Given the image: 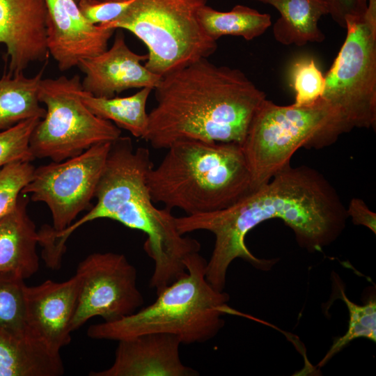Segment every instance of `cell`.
Listing matches in <instances>:
<instances>
[{
    "label": "cell",
    "mask_w": 376,
    "mask_h": 376,
    "mask_svg": "<svg viewBox=\"0 0 376 376\" xmlns=\"http://www.w3.org/2000/svg\"><path fill=\"white\" fill-rule=\"evenodd\" d=\"M207 0H134L118 19L100 24L125 29L148 49L145 66L162 77L198 60L217 48L198 20Z\"/></svg>",
    "instance_id": "obj_7"
},
{
    "label": "cell",
    "mask_w": 376,
    "mask_h": 376,
    "mask_svg": "<svg viewBox=\"0 0 376 376\" xmlns=\"http://www.w3.org/2000/svg\"><path fill=\"white\" fill-rule=\"evenodd\" d=\"M60 352L33 336H17L0 328V376H60Z\"/></svg>",
    "instance_id": "obj_18"
},
{
    "label": "cell",
    "mask_w": 376,
    "mask_h": 376,
    "mask_svg": "<svg viewBox=\"0 0 376 376\" xmlns=\"http://www.w3.org/2000/svg\"><path fill=\"white\" fill-rule=\"evenodd\" d=\"M148 173L154 203L187 215L218 211L251 189L250 171L240 144L199 140L179 141L167 149Z\"/></svg>",
    "instance_id": "obj_4"
},
{
    "label": "cell",
    "mask_w": 376,
    "mask_h": 376,
    "mask_svg": "<svg viewBox=\"0 0 376 376\" xmlns=\"http://www.w3.org/2000/svg\"><path fill=\"white\" fill-rule=\"evenodd\" d=\"M29 199L21 194L15 207L0 218V279H29L39 268L38 233L28 214Z\"/></svg>",
    "instance_id": "obj_17"
},
{
    "label": "cell",
    "mask_w": 376,
    "mask_h": 376,
    "mask_svg": "<svg viewBox=\"0 0 376 376\" xmlns=\"http://www.w3.org/2000/svg\"><path fill=\"white\" fill-rule=\"evenodd\" d=\"M82 89L77 75L41 80L38 97L45 105L46 113L30 138L35 159L61 162L121 136L114 123L96 116L84 105L80 99Z\"/></svg>",
    "instance_id": "obj_8"
},
{
    "label": "cell",
    "mask_w": 376,
    "mask_h": 376,
    "mask_svg": "<svg viewBox=\"0 0 376 376\" xmlns=\"http://www.w3.org/2000/svg\"><path fill=\"white\" fill-rule=\"evenodd\" d=\"M152 91L150 88H142L127 97H101L82 89L80 99L96 116L112 122L136 138L144 139L149 123L146 104Z\"/></svg>",
    "instance_id": "obj_21"
},
{
    "label": "cell",
    "mask_w": 376,
    "mask_h": 376,
    "mask_svg": "<svg viewBox=\"0 0 376 376\" xmlns=\"http://www.w3.org/2000/svg\"><path fill=\"white\" fill-rule=\"evenodd\" d=\"M40 120L29 118L0 132V168L13 162H31L35 159L29 143Z\"/></svg>",
    "instance_id": "obj_26"
},
{
    "label": "cell",
    "mask_w": 376,
    "mask_h": 376,
    "mask_svg": "<svg viewBox=\"0 0 376 376\" xmlns=\"http://www.w3.org/2000/svg\"><path fill=\"white\" fill-rule=\"evenodd\" d=\"M131 3L84 0L77 4L84 17L93 24L114 22L125 12Z\"/></svg>",
    "instance_id": "obj_28"
},
{
    "label": "cell",
    "mask_w": 376,
    "mask_h": 376,
    "mask_svg": "<svg viewBox=\"0 0 376 376\" xmlns=\"http://www.w3.org/2000/svg\"><path fill=\"white\" fill-rule=\"evenodd\" d=\"M181 340L168 333H147L118 340L113 364L90 376H197L180 357Z\"/></svg>",
    "instance_id": "obj_15"
},
{
    "label": "cell",
    "mask_w": 376,
    "mask_h": 376,
    "mask_svg": "<svg viewBox=\"0 0 376 376\" xmlns=\"http://www.w3.org/2000/svg\"><path fill=\"white\" fill-rule=\"evenodd\" d=\"M44 68L34 77L23 72L3 74L0 79V132L33 118L42 119L46 113L38 97Z\"/></svg>",
    "instance_id": "obj_20"
},
{
    "label": "cell",
    "mask_w": 376,
    "mask_h": 376,
    "mask_svg": "<svg viewBox=\"0 0 376 376\" xmlns=\"http://www.w3.org/2000/svg\"><path fill=\"white\" fill-rule=\"evenodd\" d=\"M290 75L291 86L295 93L294 104L311 105L322 97L324 75L312 58H300L295 61Z\"/></svg>",
    "instance_id": "obj_25"
},
{
    "label": "cell",
    "mask_w": 376,
    "mask_h": 376,
    "mask_svg": "<svg viewBox=\"0 0 376 376\" xmlns=\"http://www.w3.org/2000/svg\"><path fill=\"white\" fill-rule=\"evenodd\" d=\"M145 140L167 149L182 140L242 145L265 93L239 69L207 58L170 72L154 89Z\"/></svg>",
    "instance_id": "obj_2"
},
{
    "label": "cell",
    "mask_w": 376,
    "mask_h": 376,
    "mask_svg": "<svg viewBox=\"0 0 376 376\" xmlns=\"http://www.w3.org/2000/svg\"><path fill=\"white\" fill-rule=\"evenodd\" d=\"M77 3L81 1H84V0H75Z\"/></svg>",
    "instance_id": "obj_32"
},
{
    "label": "cell",
    "mask_w": 376,
    "mask_h": 376,
    "mask_svg": "<svg viewBox=\"0 0 376 376\" xmlns=\"http://www.w3.org/2000/svg\"><path fill=\"white\" fill-rule=\"evenodd\" d=\"M341 297L349 311V324L346 333L336 339L318 367L325 365L336 354L347 344L358 338H366L376 341V301L372 299L364 305H358L350 301L341 290Z\"/></svg>",
    "instance_id": "obj_24"
},
{
    "label": "cell",
    "mask_w": 376,
    "mask_h": 376,
    "mask_svg": "<svg viewBox=\"0 0 376 376\" xmlns=\"http://www.w3.org/2000/svg\"><path fill=\"white\" fill-rule=\"evenodd\" d=\"M200 24L206 34L217 41L224 36H240L251 40L263 35L272 25L271 16L243 5L221 12L205 5L198 11Z\"/></svg>",
    "instance_id": "obj_22"
},
{
    "label": "cell",
    "mask_w": 376,
    "mask_h": 376,
    "mask_svg": "<svg viewBox=\"0 0 376 376\" xmlns=\"http://www.w3.org/2000/svg\"><path fill=\"white\" fill-rule=\"evenodd\" d=\"M77 275L63 282L47 280L25 289L27 322L31 333L52 350L71 341L70 324L79 291Z\"/></svg>",
    "instance_id": "obj_16"
},
{
    "label": "cell",
    "mask_w": 376,
    "mask_h": 376,
    "mask_svg": "<svg viewBox=\"0 0 376 376\" xmlns=\"http://www.w3.org/2000/svg\"><path fill=\"white\" fill-rule=\"evenodd\" d=\"M99 1H114V2H126L131 3L134 0H97Z\"/></svg>",
    "instance_id": "obj_31"
},
{
    "label": "cell",
    "mask_w": 376,
    "mask_h": 376,
    "mask_svg": "<svg viewBox=\"0 0 376 376\" xmlns=\"http://www.w3.org/2000/svg\"><path fill=\"white\" fill-rule=\"evenodd\" d=\"M35 168L31 162H13L0 168V218L15 207Z\"/></svg>",
    "instance_id": "obj_27"
},
{
    "label": "cell",
    "mask_w": 376,
    "mask_h": 376,
    "mask_svg": "<svg viewBox=\"0 0 376 376\" xmlns=\"http://www.w3.org/2000/svg\"><path fill=\"white\" fill-rule=\"evenodd\" d=\"M347 218L340 196L321 173L308 166L289 164L228 207L175 217V225L183 235L196 230L214 235L205 277L213 288L224 291L227 270L235 259L242 258L263 270L275 264L276 260L254 256L246 246V234L259 224L271 219L282 220L292 230L301 247L315 252L340 236Z\"/></svg>",
    "instance_id": "obj_1"
},
{
    "label": "cell",
    "mask_w": 376,
    "mask_h": 376,
    "mask_svg": "<svg viewBox=\"0 0 376 376\" xmlns=\"http://www.w3.org/2000/svg\"><path fill=\"white\" fill-rule=\"evenodd\" d=\"M152 166L149 150L135 149L130 137L120 136L111 142L95 193L96 204L56 235L67 241L78 228L98 219L144 233L143 249L154 262L149 285L157 295L187 273L185 258L199 252L201 244L178 231L171 210L155 207L147 185Z\"/></svg>",
    "instance_id": "obj_3"
},
{
    "label": "cell",
    "mask_w": 376,
    "mask_h": 376,
    "mask_svg": "<svg viewBox=\"0 0 376 376\" xmlns=\"http://www.w3.org/2000/svg\"><path fill=\"white\" fill-rule=\"evenodd\" d=\"M347 210L348 217L355 225H362L376 233V214L371 211L366 203L361 198H353L350 200Z\"/></svg>",
    "instance_id": "obj_30"
},
{
    "label": "cell",
    "mask_w": 376,
    "mask_h": 376,
    "mask_svg": "<svg viewBox=\"0 0 376 376\" xmlns=\"http://www.w3.org/2000/svg\"><path fill=\"white\" fill-rule=\"evenodd\" d=\"M147 57V54L139 55L132 52L125 42L123 31L119 30L109 49L79 61L77 67L85 75L82 88L101 97H113L130 88L154 90L162 77L141 64Z\"/></svg>",
    "instance_id": "obj_13"
},
{
    "label": "cell",
    "mask_w": 376,
    "mask_h": 376,
    "mask_svg": "<svg viewBox=\"0 0 376 376\" xmlns=\"http://www.w3.org/2000/svg\"><path fill=\"white\" fill-rule=\"evenodd\" d=\"M327 6L331 15L340 26L345 28V18L365 13L368 0H321Z\"/></svg>",
    "instance_id": "obj_29"
},
{
    "label": "cell",
    "mask_w": 376,
    "mask_h": 376,
    "mask_svg": "<svg viewBox=\"0 0 376 376\" xmlns=\"http://www.w3.org/2000/svg\"><path fill=\"white\" fill-rule=\"evenodd\" d=\"M46 36L49 54L61 71L77 66L82 59L108 49L116 29L91 23L75 0H45Z\"/></svg>",
    "instance_id": "obj_12"
},
{
    "label": "cell",
    "mask_w": 376,
    "mask_h": 376,
    "mask_svg": "<svg viewBox=\"0 0 376 376\" xmlns=\"http://www.w3.org/2000/svg\"><path fill=\"white\" fill-rule=\"evenodd\" d=\"M187 273L164 288L148 306L113 322L89 327L93 339L120 340L147 333H168L182 343H201L213 338L224 325V314H235L229 295L213 288L205 277L206 260L199 252L185 260Z\"/></svg>",
    "instance_id": "obj_5"
},
{
    "label": "cell",
    "mask_w": 376,
    "mask_h": 376,
    "mask_svg": "<svg viewBox=\"0 0 376 376\" xmlns=\"http://www.w3.org/2000/svg\"><path fill=\"white\" fill-rule=\"evenodd\" d=\"M353 127L336 107L320 97L307 106L262 102L241 145L253 190L290 164L300 148L319 150Z\"/></svg>",
    "instance_id": "obj_6"
},
{
    "label": "cell",
    "mask_w": 376,
    "mask_h": 376,
    "mask_svg": "<svg viewBox=\"0 0 376 376\" xmlns=\"http://www.w3.org/2000/svg\"><path fill=\"white\" fill-rule=\"evenodd\" d=\"M347 34L324 75L322 98L338 108L354 128L376 125V0L345 18Z\"/></svg>",
    "instance_id": "obj_9"
},
{
    "label": "cell",
    "mask_w": 376,
    "mask_h": 376,
    "mask_svg": "<svg viewBox=\"0 0 376 376\" xmlns=\"http://www.w3.org/2000/svg\"><path fill=\"white\" fill-rule=\"evenodd\" d=\"M45 0H0V43L6 47L8 72L15 75L47 60Z\"/></svg>",
    "instance_id": "obj_14"
},
{
    "label": "cell",
    "mask_w": 376,
    "mask_h": 376,
    "mask_svg": "<svg viewBox=\"0 0 376 376\" xmlns=\"http://www.w3.org/2000/svg\"><path fill=\"white\" fill-rule=\"evenodd\" d=\"M274 7L280 17L273 25L275 40L285 45L303 46L308 42H322L325 36L319 21L329 15L321 0H254Z\"/></svg>",
    "instance_id": "obj_19"
},
{
    "label": "cell",
    "mask_w": 376,
    "mask_h": 376,
    "mask_svg": "<svg viewBox=\"0 0 376 376\" xmlns=\"http://www.w3.org/2000/svg\"><path fill=\"white\" fill-rule=\"evenodd\" d=\"M75 274L80 285L72 332L96 316L104 322L120 320L144 302L136 284V269L123 254L91 253L79 263Z\"/></svg>",
    "instance_id": "obj_11"
},
{
    "label": "cell",
    "mask_w": 376,
    "mask_h": 376,
    "mask_svg": "<svg viewBox=\"0 0 376 376\" xmlns=\"http://www.w3.org/2000/svg\"><path fill=\"white\" fill-rule=\"evenodd\" d=\"M111 143L97 144L77 156L35 168L22 194H30L31 201L48 206L56 231L65 229L89 207Z\"/></svg>",
    "instance_id": "obj_10"
},
{
    "label": "cell",
    "mask_w": 376,
    "mask_h": 376,
    "mask_svg": "<svg viewBox=\"0 0 376 376\" xmlns=\"http://www.w3.org/2000/svg\"><path fill=\"white\" fill-rule=\"evenodd\" d=\"M26 287L24 280L0 279V328L14 335H33L27 322Z\"/></svg>",
    "instance_id": "obj_23"
}]
</instances>
